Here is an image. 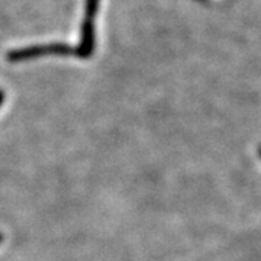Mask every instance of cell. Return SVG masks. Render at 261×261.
I'll list each match as a JSON object with an SVG mask.
<instances>
[{
  "label": "cell",
  "instance_id": "obj_4",
  "mask_svg": "<svg viewBox=\"0 0 261 261\" xmlns=\"http://www.w3.org/2000/svg\"><path fill=\"white\" fill-rule=\"evenodd\" d=\"M0 241H2V233H0Z\"/></svg>",
  "mask_w": 261,
  "mask_h": 261
},
{
  "label": "cell",
  "instance_id": "obj_2",
  "mask_svg": "<svg viewBox=\"0 0 261 261\" xmlns=\"http://www.w3.org/2000/svg\"><path fill=\"white\" fill-rule=\"evenodd\" d=\"M74 54V49L63 44V42H54V44H42V45H31V47L18 48L12 49L8 53L6 58L10 63H18V61H25V60H34L39 57L47 56H71Z\"/></svg>",
  "mask_w": 261,
  "mask_h": 261
},
{
  "label": "cell",
  "instance_id": "obj_1",
  "mask_svg": "<svg viewBox=\"0 0 261 261\" xmlns=\"http://www.w3.org/2000/svg\"><path fill=\"white\" fill-rule=\"evenodd\" d=\"M100 0H86L84 15L80 31V42L74 49V54L80 58H90L94 51V19L99 12Z\"/></svg>",
  "mask_w": 261,
  "mask_h": 261
},
{
  "label": "cell",
  "instance_id": "obj_5",
  "mask_svg": "<svg viewBox=\"0 0 261 261\" xmlns=\"http://www.w3.org/2000/svg\"><path fill=\"white\" fill-rule=\"evenodd\" d=\"M260 155H261V148H260Z\"/></svg>",
  "mask_w": 261,
  "mask_h": 261
},
{
  "label": "cell",
  "instance_id": "obj_3",
  "mask_svg": "<svg viewBox=\"0 0 261 261\" xmlns=\"http://www.w3.org/2000/svg\"><path fill=\"white\" fill-rule=\"evenodd\" d=\"M3 99H5V94H3V92L0 90V105H2V102H3Z\"/></svg>",
  "mask_w": 261,
  "mask_h": 261
}]
</instances>
